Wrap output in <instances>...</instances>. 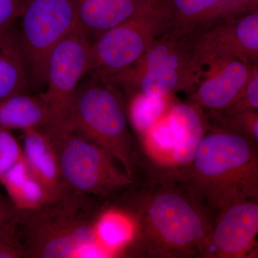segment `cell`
Here are the masks:
<instances>
[{"label": "cell", "mask_w": 258, "mask_h": 258, "mask_svg": "<svg viewBox=\"0 0 258 258\" xmlns=\"http://www.w3.org/2000/svg\"><path fill=\"white\" fill-rule=\"evenodd\" d=\"M0 181L18 210H33L50 202L24 157L0 178Z\"/></svg>", "instance_id": "19"}, {"label": "cell", "mask_w": 258, "mask_h": 258, "mask_svg": "<svg viewBox=\"0 0 258 258\" xmlns=\"http://www.w3.org/2000/svg\"><path fill=\"white\" fill-rule=\"evenodd\" d=\"M160 32L156 0L147 9L97 37L90 47L86 74L108 79L119 74L145 53Z\"/></svg>", "instance_id": "10"}, {"label": "cell", "mask_w": 258, "mask_h": 258, "mask_svg": "<svg viewBox=\"0 0 258 258\" xmlns=\"http://www.w3.org/2000/svg\"><path fill=\"white\" fill-rule=\"evenodd\" d=\"M175 102L174 95L164 97L132 95L127 106L129 123L139 137H142Z\"/></svg>", "instance_id": "20"}, {"label": "cell", "mask_w": 258, "mask_h": 258, "mask_svg": "<svg viewBox=\"0 0 258 258\" xmlns=\"http://www.w3.org/2000/svg\"><path fill=\"white\" fill-rule=\"evenodd\" d=\"M194 55V34L177 38L159 36L135 63L106 79L130 96L191 93L198 81Z\"/></svg>", "instance_id": "5"}, {"label": "cell", "mask_w": 258, "mask_h": 258, "mask_svg": "<svg viewBox=\"0 0 258 258\" xmlns=\"http://www.w3.org/2000/svg\"><path fill=\"white\" fill-rule=\"evenodd\" d=\"M159 36L181 37L257 10L254 0H157Z\"/></svg>", "instance_id": "12"}, {"label": "cell", "mask_w": 258, "mask_h": 258, "mask_svg": "<svg viewBox=\"0 0 258 258\" xmlns=\"http://www.w3.org/2000/svg\"><path fill=\"white\" fill-rule=\"evenodd\" d=\"M101 200L66 189L60 198L29 210H19L18 236L23 254L30 257L66 258L89 249L104 253L96 245V225Z\"/></svg>", "instance_id": "3"}, {"label": "cell", "mask_w": 258, "mask_h": 258, "mask_svg": "<svg viewBox=\"0 0 258 258\" xmlns=\"http://www.w3.org/2000/svg\"><path fill=\"white\" fill-rule=\"evenodd\" d=\"M248 110H258V64L252 66L248 81L237 100L225 111L217 112V114L232 115Z\"/></svg>", "instance_id": "22"}, {"label": "cell", "mask_w": 258, "mask_h": 258, "mask_svg": "<svg viewBox=\"0 0 258 258\" xmlns=\"http://www.w3.org/2000/svg\"><path fill=\"white\" fill-rule=\"evenodd\" d=\"M182 180L217 217L231 205L258 198L257 144L223 127L207 131Z\"/></svg>", "instance_id": "2"}, {"label": "cell", "mask_w": 258, "mask_h": 258, "mask_svg": "<svg viewBox=\"0 0 258 258\" xmlns=\"http://www.w3.org/2000/svg\"><path fill=\"white\" fill-rule=\"evenodd\" d=\"M47 109L42 93H15L0 101V125L8 129L40 128Z\"/></svg>", "instance_id": "18"}, {"label": "cell", "mask_w": 258, "mask_h": 258, "mask_svg": "<svg viewBox=\"0 0 258 258\" xmlns=\"http://www.w3.org/2000/svg\"><path fill=\"white\" fill-rule=\"evenodd\" d=\"M23 152L9 129L0 125V178L23 159Z\"/></svg>", "instance_id": "23"}, {"label": "cell", "mask_w": 258, "mask_h": 258, "mask_svg": "<svg viewBox=\"0 0 258 258\" xmlns=\"http://www.w3.org/2000/svg\"><path fill=\"white\" fill-rule=\"evenodd\" d=\"M254 2H256V3H258V0H254Z\"/></svg>", "instance_id": "26"}, {"label": "cell", "mask_w": 258, "mask_h": 258, "mask_svg": "<svg viewBox=\"0 0 258 258\" xmlns=\"http://www.w3.org/2000/svg\"><path fill=\"white\" fill-rule=\"evenodd\" d=\"M195 64L199 76L217 59L258 62V10L224 20L195 33Z\"/></svg>", "instance_id": "11"}, {"label": "cell", "mask_w": 258, "mask_h": 258, "mask_svg": "<svg viewBox=\"0 0 258 258\" xmlns=\"http://www.w3.org/2000/svg\"><path fill=\"white\" fill-rule=\"evenodd\" d=\"M258 232L257 200L231 205L219 215L209 235L204 257L251 255Z\"/></svg>", "instance_id": "13"}, {"label": "cell", "mask_w": 258, "mask_h": 258, "mask_svg": "<svg viewBox=\"0 0 258 258\" xmlns=\"http://www.w3.org/2000/svg\"><path fill=\"white\" fill-rule=\"evenodd\" d=\"M118 197L120 211L135 226L132 255L151 258L204 257L216 217L182 180L150 173Z\"/></svg>", "instance_id": "1"}, {"label": "cell", "mask_w": 258, "mask_h": 258, "mask_svg": "<svg viewBox=\"0 0 258 258\" xmlns=\"http://www.w3.org/2000/svg\"><path fill=\"white\" fill-rule=\"evenodd\" d=\"M17 23L0 33V101L15 93L31 92L24 68Z\"/></svg>", "instance_id": "17"}, {"label": "cell", "mask_w": 258, "mask_h": 258, "mask_svg": "<svg viewBox=\"0 0 258 258\" xmlns=\"http://www.w3.org/2000/svg\"><path fill=\"white\" fill-rule=\"evenodd\" d=\"M64 130L111 153L135 180V138L119 87L104 78L86 74L76 90Z\"/></svg>", "instance_id": "4"}, {"label": "cell", "mask_w": 258, "mask_h": 258, "mask_svg": "<svg viewBox=\"0 0 258 258\" xmlns=\"http://www.w3.org/2000/svg\"><path fill=\"white\" fill-rule=\"evenodd\" d=\"M23 156L30 171L43 186L50 202L63 194L58 159L50 139L40 128L24 129Z\"/></svg>", "instance_id": "16"}, {"label": "cell", "mask_w": 258, "mask_h": 258, "mask_svg": "<svg viewBox=\"0 0 258 258\" xmlns=\"http://www.w3.org/2000/svg\"><path fill=\"white\" fill-rule=\"evenodd\" d=\"M50 140L66 189L106 200L118 198L135 184L116 157L82 136L64 130Z\"/></svg>", "instance_id": "6"}, {"label": "cell", "mask_w": 258, "mask_h": 258, "mask_svg": "<svg viewBox=\"0 0 258 258\" xmlns=\"http://www.w3.org/2000/svg\"><path fill=\"white\" fill-rule=\"evenodd\" d=\"M18 24L29 87L32 93H42L51 52L78 24L76 1L23 0Z\"/></svg>", "instance_id": "7"}, {"label": "cell", "mask_w": 258, "mask_h": 258, "mask_svg": "<svg viewBox=\"0 0 258 258\" xmlns=\"http://www.w3.org/2000/svg\"><path fill=\"white\" fill-rule=\"evenodd\" d=\"M0 203V238L16 220L17 215L12 213Z\"/></svg>", "instance_id": "25"}, {"label": "cell", "mask_w": 258, "mask_h": 258, "mask_svg": "<svg viewBox=\"0 0 258 258\" xmlns=\"http://www.w3.org/2000/svg\"><path fill=\"white\" fill-rule=\"evenodd\" d=\"M90 47L91 42L77 24L49 56L46 87L42 93L47 118L40 129L50 139L66 128L76 90L88 72Z\"/></svg>", "instance_id": "9"}, {"label": "cell", "mask_w": 258, "mask_h": 258, "mask_svg": "<svg viewBox=\"0 0 258 258\" xmlns=\"http://www.w3.org/2000/svg\"><path fill=\"white\" fill-rule=\"evenodd\" d=\"M23 0H0V33L18 20Z\"/></svg>", "instance_id": "24"}, {"label": "cell", "mask_w": 258, "mask_h": 258, "mask_svg": "<svg viewBox=\"0 0 258 258\" xmlns=\"http://www.w3.org/2000/svg\"><path fill=\"white\" fill-rule=\"evenodd\" d=\"M135 226L130 217L120 210L101 214L96 225L98 240L108 249L127 245L133 239Z\"/></svg>", "instance_id": "21"}, {"label": "cell", "mask_w": 258, "mask_h": 258, "mask_svg": "<svg viewBox=\"0 0 258 258\" xmlns=\"http://www.w3.org/2000/svg\"><path fill=\"white\" fill-rule=\"evenodd\" d=\"M75 1L77 7L78 25L91 44L103 32L147 9L156 0Z\"/></svg>", "instance_id": "15"}, {"label": "cell", "mask_w": 258, "mask_h": 258, "mask_svg": "<svg viewBox=\"0 0 258 258\" xmlns=\"http://www.w3.org/2000/svg\"><path fill=\"white\" fill-rule=\"evenodd\" d=\"M253 64L232 57L209 62L202 69L190 103L210 113L225 111L242 93Z\"/></svg>", "instance_id": "14"}, {"label": "cell", "mask_w": 258, "mask_h": 258, "mask_svg": "<svg viewBox=\"0 0 258 258\" xmlns=\"http://www.w3.org/2000/svg\"><path fill=\"white\" fill-rule=\"evenodd\" d=\"M203 117L192 106L175 102L169 111L139 137L151 169L173 174L186 169L205 134Z\"/></svg>", "instance_id": "8"}]
</instances>
